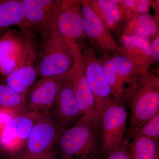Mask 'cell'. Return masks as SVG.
Returning a JSON list of instances; mask_svg holds the SVG:
<instances>
[{"mask_svg": "<svg viewBox=\"0 0 159 159\" xmlns=\"http://www.w3.org/2000/svg\"><path fill=\"white\" fill-rule=\"evenodd\" d=\"M43 39V50L37 61L38 75L40 78L68 77L84 47L68 42L54 27Z\"/></svg>", "mask_w": 159, "mask_h": 159, "instance_id": "cell-1", "label": "cell"}, {"mask_svg": "<svg viewBox=\"0 0 159 159\" xmlns=\"http://www.w3.org/2000/svg\"><path fill=\"white\" fill-rule=\"evenodd\" d=\"M101 60L114 100L122 102L129 99L140 75L148 70L122 52L103 54Z\"/></svg>", "mask_w": 159, "mask_h": 159, "instance_id": "cell-2", "label": "cell"}, {"mask_svg": "<svg viewBox=\"0 0 159 159\" xmlns=\"http://www.w3.org/2000/svg\"><path fill=\"white\" fill-rule=\"evenodd\" d=\"M130 99L129 141L146 121L159 112V77L148 70L142 73Z\"/></svg>", "mask_w": 159, "mask_h": 159, "instance_id": "cell-3", "label": "cell"}, {"mask_svg": "<svg viewBox=\"0 0 159 159\" xmlns=\"http://www.w3.org/2000/svg\"><path fill=\"white\" fill-rule=\"evenodd\" d=\"M93 123L81 118L61 136L57 151L61 159H98L99 144Z\"/></svg>", "mask_w": 159, "mask_h": 159, "instance_id": "cell-4", "label": "cell"}, {"mask_svg": "<svg viewBox=\"0 0 159 159\" xmlns=\"http://www.w3.org/2000/svg\"><path fill=\"white\" fill-rule=\"evenodd\" d=\"M32 34L9 30L0 38V74L5 78L20 66L36 60Z\"/></svg>", "mask_w": 159, "mask_h": 159, "instance_id": "cell-5", "label": "cell"}, {"mask_svg": "<svg viewBox=\"0 0 159 159\" xmlns=\"http://www.w3.org/2000/svg\"><path fill=\"white\" fill-rule=\"evenodd\" d=\"M64 132L48 114L43 115L34 124L16 159H36L57 154L59 139Z\"/></svg>", "mask_w": 159, "mask_h": 159, "instance_id": "cell-6", "label": "cell"}, {"mask_svg": "<svg viewBox=\"0 0 159 159\" xmlns=\"http://www.w3.org/2000/svg\"><path fill=\"white\" fill-rule=\"evenodd\" d=\"M86 78L95 100L94 126L97 129L100 126L103 111L113 100L111 90L106 78L102 60L97 57L91 46H84L81 53Z\"/></svg>", "mask_w": 159, "mask_h": 159, "instance_id": "cell-7", "label": "cell"}, {"mask_svg": "<svg viewBox=\"0 0 159 159\" xmlns=\"http://www.w3.org/2000/svg\"><path fill=\"white\" fill-rule=\"evenodd\" d=\"M43 114L29 112L9 119L0 129V157L16 159L25 145L34 124Z\"/></svg>", "mask_w": 159, "mask_h": 159, "instance_id": "cell-8", "label": "cell"}, {"mask_svg": "<svg viewBox=\"0 0 159 159\" xmlns=\"http://www.w3.org/2000/svg\"><path fill=\"white\" fill-rule=\"evenodd\" d=\"M53 27L68 42L84 47L82 42L86 37L80 0H56Z\"/></svg>", "mask_w": 159, "mask_h": 159, "instance_id": "cell-9", "label": "cell"}, {"mask_svg": "<svg viewBox=\"0 0 159 159\" xmlns=\"http://www.w3.org/2000/svg\"><path fill=\"white\" fill-rule=\"evenodd\" d=\"M127 114L121 101L113 99L103 111L100 126L102 129L101 151L107 156L123 141Z\"/></svg>", "mask_w": 159, "mask_h": 159, "instance_id": "cell-10", "label": "cell"}, {"mask_svg": "<svg viewBox=\"0 0 159 159\" xmlns=\"http://www.w3.org/2000/svg\"><path fill=\"white\" fill-rule=\"evenodd\" d=\"M82 12V27L86 37L103 51V54L121 52L109 29L91 7L88 0H80Z\"/></svg>", "mask_w": 159, "mask_h": 159, "instance_id": "cell-11", "label": "cell"}, {"mask_svg": "<svg viewBox=\"0 0 159 159\" xmlns=\"http://www.w3.org/2000/svg\"><path fill=\"white\" fill-rule=\"evenodd\" d=\"M48 114L64 131L73 127L82 118L74 89L67 78Z\"/></svg>", "mask_w": 159, "mask_h": 159, "instance_id": "cell-12", "label": "cell"}, {"mask_svg": "<svg viewBox=\"0 0 159 159\" xmlns=\"http://www.w3.org/2000/svg\"><path fill=\"white\" fill-rule=\"evenodd\" d=\"M68 77L40 78L29 91L27 106L29 112L48 114L63 83Z\"/></svg>", "mask_w": 159, "mask_h": 159, "instance_id": "cell-13", "label": "cell"}, {"mask_svg": "<svg viewBox=\"0 0 159 159\" xmlns=\"http://www.w3.org/2000/svg\"><path fill=\"white\" fill-rule=\"evenodd\" d=\"M25 9V31L38 30L42 38L54 25L56 0H21Z\"/></svg>", "mask_w": 159, "mask_h": 159, "instance_id": "cell-14", "label": "cell"}, {"mask_svg": "<svg viewBox=\"0 0 159 159\" xmlns=\"http://www.w3.org/2000/svg\"><path fill=\"white\" fill-rule=\"evenodd\" d=\"M77 98L82 119L93 123L95 118V100L86 78L84 64L80 54L67 77Z\"/></svg>", "mask_w": 159, "mask_h": 159, "instance_id": "cell-15", "label": "cell"}, {"mask_svg": "<svg viewBox=\"0 0 159 159\" xmlns=\"http://www.w3.org/2000/svg\"><path fill=\"white\" fill-rule=\"evenodd\" d=\"M119 46L122 53L146 70L153 62L149 39L122 34Z\"/></svg>", "mask_w": 159, "mask_h": 159, "instance_id": "cell-16", "label": "cell"}, {"mask_svg": "<svg viewBox=\"0 0 159 159\" xmlns=\"http://www.w3.org/2000/svg\"><path fill=\"white\" fill-rule=\"evenodd\" d=\"M37 61H31L16 69L5 77V83L18 93L28 97L38 76Z\"/></svg>", "mask_w": 159, "mask_h": 159, "instance_id": "cell-17", "label": "cell"}, {"mask_svg": "<svg viewBox=\"0 0 159 159\" xmlns=\"http://www.w3.org/2000/svg\"><path fill=\"white\" fill-rule=\"evenodd\" d=\"M91 7L110 31H117L124 20L119 5L111 0H88Z\"/></svg>", "mask_w": 159, "mask_h": 159, "instance_id": "cell-18", "label": "cell"}, {"mask_svg": "<svg viewBox=\"0 0 159 159\" xmlns=\"http://www.w3.org/2000/svg\"><path fill=\"white\" fill-rule=\"evenodd\" d=\"M15 25L25 31V9L21 0L0 1V30Z\"/></svg>", "mask_w": 159, "mask_h": 159, "instance_id": "cell-19", "label": "cell"}, {"mask_svg": "<svg viewBox=\"0 0 159 159\" xmlns=\"http://www.w3.org/2000/svg\"><path fill=\"white\" fill-rule=\"evenodd\" d=\"M126 22L122 34L150 39L159 32V22L150 14L139 15Z\"/></svg>", "mask_w": 159, "mask_h": 159, "instance_id": "cell-20", "label": "cell"}, {"mask_svg": "<svg viewBox=\"0 0 159 159\" xmlns=\"http://www.w3.org/2000/svg\"><path fill=\"white\" fill-rule=\"evenodd\" d=\"M127 149L131 159H159L158 143L140 134L128 142Z\"/></svg>", "mask_w": 159, "mask_h": 159, "instance_id": "cell-21", "label": "cell"}, {"mask_svg": "<svg viewBox=\"0 0 159 159\" xmlns=\"http://www.w3.org/2000/svg\"><path fill=\"white\" fill-rule=\"evenodd\" d=\"M0 109L11 111L16 116L25 114L23 111L28 110L27 97L18 93L6 83L0 82Z\"/></svg>", "mask_w": 159, "mask_h": 159, "instance_id": "cell-22", "label": "cell"}, {"mask_svg": "<svg viewBox=\"0 0 159 159\" xmlns=\"http://www.w3.org/2000/svg\"><path fill=\"white\" fill-rule=\"evenodd\" d=\"M136 134L150 138L155 142H158L159 112L145 122L139 128Z\"/></svg>", "mask_w": 159, "mask_h": 159, "instance_id": "cell-23", "label": "cell"}, {"mask_svg": "<svg viewBox=\"0 0 159 159\" xmlns=\"http://www.w3.org/2000/svg\"><path fill=\"white\" fill-rule=\"evenodd\" d=\"M128 142L126 139L123 140L119 147L109 154L107 159H131L127 149Z\"/></svg>", "mask_w": 159, "mask_h": 159, "instance_id": "cell-24", "label": "cell"}, {"mask_svg": "<svg viewBox=\"0 0 159 159\" xmlns=\"http://www.w3.org/2000/svg\"><path fill=\"white\" fill-rule=\"evenodd\" d=\"M151 41V50L154 61H159V32L152 38Z\"/></svg>", "mask_w": 159, "mask_h": 159, "instance_id": "cell-25", "label": "cell"}, {"mask_svg": "<svg viewBox=\"0 0 159 159\" xmlns=\"http://www.w3.org/2000/svg\"><path fill=\"white\" fill-rule=\"evenodd\" d=\"M150 7V3L149 0H139L137 6L138 14H149Z\"/></svg>", "mask_w": 159, "mask_h": 159, "instance_id": "cell-26", "label": "cell"}, {"mask_svg": "<svg viewBox=\"0 0 159 159\" xmlns=\"http://www.w3.org/2000/svg\"><path fill=\"white\" fill-rule=\"evenodd\" d=\"M159 2L158 1H150V6L153 8L154 10L155 16H153L156 20L157 22H159Z\"/></svg>", "mask_w": 159, "mask_h": 159, "instance_id": "cell-27", "label": "cell"}, {"mask_svg": "<svg viewBox=\"0 0 159 159\" xmlns=\"http://www.w3.org/2000/svg\"><path fill=\"white\" fill-rule=\"evenodd\" d=\"M56 155H51L49 156L43 157L39 158L36 159H56Z\"/></svg>", "mask_w": 159, "mask_h": 159, "instance_id": "cell-28", "label": "cell"}]
</instances>
